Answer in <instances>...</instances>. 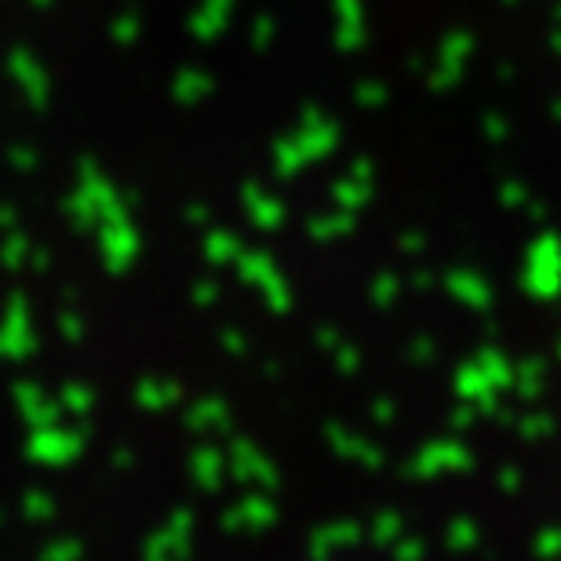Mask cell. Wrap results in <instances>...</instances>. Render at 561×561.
<instances>
[{"mask_svg":"<svg viewBox=\"0 0 561 561\" xmlns=\"http://www.w3.org/2000/svg\"><path fill=\"white\" fill-rule=\"evenodd\" d=\"M142 33V26H139V15H121V19H114V41H121V44H131Z\"/></svg>","mask_w":561,"mask_h":561,"instance_id":"obj_4","label":"cell"},{"mask_svg":"<svg viewBox=\"0 0 561 561\" xmlns=\"http://www.w3.org/2000/svg\"><path fill=\"white\" fill-rule=\"evenodd\" d=\"M233 19V0H201L197 11L190 15V33L197 41H216L227 33Z\"/></svg>","mask_w":561,"mask_h":561,"instance_id":"obj_2","label":"cell"},{"mask_svg":"<svg viewBox=\"0 0 561 561\" xmlns=\"http://www.w3.org/2000/svg\"><path fill=\"white\" fill-rule=\"evenodd\" d=\"M33 4H37V8H48V4H51V0H33Z\"/></svg>","mask_w":561,"mask_h":561,"instance_id":"obj_5","label":"cell"},{"mask_svg":"<svg viewBox=\"0 0 561 561\" xmlns=\"http://www.w3.org/2000/svg\"><path fill=\"white\" fill-rule=\"evenodd\" d=\"M172 92L175 99H183V103H197V99H205L211 92V77L205 70H183V73H175Z\"/></svg>","mask_w":561,"mask_h":561,"instance_id":"obj_3","label":"cell"},{"mask_svg":"<svg viewBox=\"0 0 561 561\" xmlns=\"http://www.w3.org/2000/svg\"><path fill=\"white\" fill-rule=\"evenodd\" d=\"M8 73H11V81L33 99V103H44V99H48V70L37 62V55L15 51L8 59Z\"/></svg>","mask_w":561,"mask_h":561,"instance_id":"obj_1","label":"cell"}]
</instances>
